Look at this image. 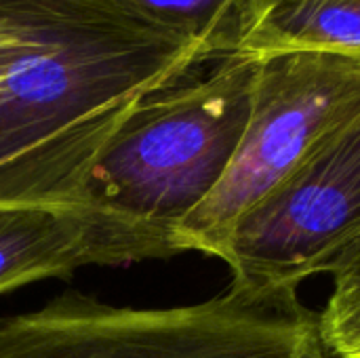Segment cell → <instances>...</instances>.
I'll use <instances>...</instances> for the list:
<instances>
[{
    "label": "cell",
    "instance_id": "7",
    "mask_svg": "<svg viewBox=\"0 0 360 358\" xmlns=\"http://www.w3.org/2000/svg\"><path fill=\"white\" fill-rule=\"evenodd\" d=\"M287 53L360 59V0H245L234 55L262 61Z\"/></svg>",
    "mask_w": 360,
    "mask_h": 358
},
{
    "label": "cell",
    "instance_id": "4",
    "mask_svg": "<svg viewBox=\"0 0 360 358\" xmlns=\"http://www.w3.org/2000/svg\"><path fill=\"white\" fill-rule=\"evenodd\" d=\"M359 112L360 59L331 53L262 59L238 148L217 188L179 226V253L219 260L234 228Z\"/></svg>",
    "mask_w": 360,
    "mask_h": 358
},
{
    "label": "cell",
    "instance_id": "5",
    "mask_svg": "<svg viewBox=\"0 0 360 358\" xmlns=\"http://www.w3.org/2000/svg\"><path fill=\"white\" fill-rule=\"evenodd\" d=\"M360 236V112L228 238L219 260L236 287L293 289L327 274Z\"/></svg>",
    "mask_w": 360,
    "mask_h": 358
},
{
    "label": "cell",
    "instance_id": "8",
    "mask_svg": "<svg viewBox=\"0 0 360 358\" xmlns=\"http://www.w3.org/2000/svg\"><path fill=\"white\" fill-rule=\"evenodd\" d=\"M152 23L186 36L213 59L236 53L245 0H122Z\"/></svg>",
    "mask_w": 360,
    "mask_h": 358
},
{
    "label": "cell",
    "instance_id": "2",
    "mask_svg": "<svg viewBox=\"0 0 360 358\" xmlns=\"http://www.w3.org/2000/svg\"><path fill=\"white\" fill-rule=\"evenodd\" d=\"M257 65L228 55L141 97L97 156L78 203L177 247L179 226L217 188L238 148Z\"/></svg>",
    "mask_w": 360,
    "mask_h": 358
},
{
    "label": "cell",
    "instance_id": "3",
    "mask_svg": "<svg viewBox=\"0 0 360 358\" xmlns=\"http://www.w3.org/2000/svg\"><path fill=\"white\" fill-rule=\"evenodd\" d=\"M321 312L297 291L230 285L173 308L112 306L78 291L0 321V358H323Z\"/></svg>",
    "mask_w": 360,
    "mask_h": 358
},
{
    "label": "cell",
    "instance_id": "1",
    "mask_svg": "<svg viewBox=\"0 0 360 358\" xmlns=\"http://www.w3.org/2000/svg\"><path fill=\"white\" fill-rule=\"evenodd\" d=\"M211 61L122 0H0V205H80L133 106Z\"/></svg>",
    "mask_w": 360,
    "mask_h": 358
},
{
    "label": "cell",
    "instance_id": "9",
    "mask_svg": "<svg viewBox=\"0 0 360 358\" xmlns=\"http://www.w3.org/2000/svg\"><path fill=\"white\" fill-rule=\"evenodd\" d=\"M325 357L360 358V285L333 289L321 312Z\"/></svg>",
    "mask_w": 360,
    "mask_h": 358
},
{
    "label": "cell",
    "instance_id": "6",
    "mask_svg": "<svg viewBox=\"0 0 360 358\" xmlns=\"http://www.w3.org/2000/svg\"><path fill=\"white\" fill-rule=\"evenodd\" d=\"M171 238L89 205H0V293L84 266L171 257Z\"/></svg>",
    "mask_w": 360,
    "mask_h": 358
}]
</instances>
